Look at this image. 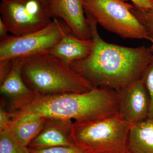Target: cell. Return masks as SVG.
Returning <instances> with one entry per match:
<instances>
[{"mask_svg":"<svg viewBox=\"0 0 153 153\" xmlns=\"http://www.w3.org/2000/svg\"><path fill=\"white\" fill-rule=\"evenodd\" d=\"M22 58L13 60L10 72L1 82V95L7 99L13 113L30 102L37 94L26 84L21 72Z\"/></svg>","mask_w":153,"mask_h":153,"instance_id":"10","label":"cell"},{"mask_svg":"<svg viewBox=\"0 0 153 153\" xmlns=\"http://www.w3.org/2000/svg\"><path fill=\"white\" fill-rule=\"evenodd\" d=\"M85 16L105 30L127 39L149 41L146 29L131 12L133 6L123 0H82Z\"/></svg>","mask_w":153,"mask_h":153,"instance_id":"5","label":"cell"},{"mask_svg":"<svg viewBox=\"0 0 153 153\" xmlns=\"http://www.w3.org/2000/svg\"><path fill=\"white\" fill-rule=\"evenodd\" d=\"M131 10L138 20L146 29L149 33V41L152 44L150 48L153 52V9L140 10L134 6Z\"/></svg>","mask_w":153,"mask_h":153,"instance_id":"16","label":"cell"},{"mask_svg":"<svg viewBox=\"0 0 153 153\" xmlns=\"http://www.w3.org/2000/svg\"><path fill=\"white\" fill-rule=\"evenodd\" d=\"M12 120L11 113L7 111L4 107L1 105L0 108V132L10 127Z\"/></svg>","mask_w":153,"mask_h":153,"instance_id":"19","label":"cell"},{"mask_svg":"<svg viewBox=\"0 0 153 153\" xmlns=\"http://www.w3.org/2000/svg\"><path fill=\"white\" fill-rule=\"evenodd\" d=\"M0 153H31L29 148L20 144L10 127L0 132Z\"/></svg>","mask_w":153,"mask_h":153,"instance_id":"15","label":"cell"},{"mask_svg":"<svg viewBox=\"0 0 153 153\" xmlns=\"http://www.w3.org/2000/svg\"><path fill=\"white\" fill-rule=\"evenodd\" d=\"M21 72L26 84L37 95L83 93L94 88L69 65L49 53L22 58Z\"/></svg>","mask_w":153,"mask_h":153,"instance_id":"3","label":"cell"},{"mask_svg":"<svg viewBox=\"0 0 153 153\" xmlns=\"http://www.w3.org/2000/svg\"><path fill=\"white\" fill-rule=\"evenodd\" d=\"M93 45L92 38L82 40L71 33L44 53L54 55L68 65L71 62L87 57L91 52Z\"/></svg>","mask_w":153,"mask_h":153,"instance_id":"12","label":"cell"},{"mask_svg":"<svg viewBox=\"0 0 153 153\" xmlns=\"http://www.w3.org/2000/svg\"><path fill=\"white\" fill-rule=\"evenodd\" d=\"M71 120L46 118L44 128L28 147L41 149L62 146H75L71 137Z\"/></svg>","mask_w":153,"mask_h":153,"instance_id":"11","label":"cell"},{"mask_svg":"<svg viewBox=\"0 0 153 153\" xmlns=\"http://www.w3.org/2000/svg\"><path fill=\"white\" fill-rule=\"evenodd\" d=\"M29 148L31 153H86L77 146H62L41 149H33Z\"/></svg>","mask_w":153,"mask_h":153,"instance_id":"18","label":"cell"},{"mask_svg":"<svg viewBox=\"0 0 153 153\" xmlns=\"http://www.w3.org/2000/svg\"><path fill=\"white\" fill-rule=\"evenodd\" d=\"M118 91V114L123 120L132 124L149 118L150 100L143 77Z\"/></svg>","mask_w":153,"mask_h":153,"instance_id":"8","label":"cell"},{"mask_svg":"<svg viewBox=\"0 0 153 153\" xmlns=\"http://www.w3.org/2000/svg\"><path fill=\"white\" fill-rule=\"evenodd\" d=\"M118 91L94 87L87 92L37 95L27 104L13 113V117L34 114L45 118L88 122L111 117L118 113Z\"/></svg>","mask_w":153,"mask_h":153,"instance_id":"2","label":"cell"},{"mask_svg":"<svg viewBox=\"0 0 153 153\" xmlns=\"http://www.w3.org/2000/svg\"><path fill=\"white\" fill-rule=\"evenodd\" d=\"M8 33H9L7 26L4 24L0 18V40L1 41L4 40L9 36Z\"/></svg>","mask_w":153,"mask_h":153,"instance_id":"22","label":"cell"},{"mask_svg":"<svg viewBox=\"0 0 153 153\" xmlns=\"http://www.w3.org/2000/svg\"><path fill=\"white\" fill-rule=\"evenodd\" d=\"M52 19L63 20L77 38L91 39V31L82 0H47Z\"/></svg>","mask_w":153,"mask_h":153,"instance_id":"9","label":"cell"},{"mask_svg":"<svg viewBox=\"0 0 153 153\" xmlns=\"http://www.w3.org/2000/svg\"><path fill=\"white\" fill-rule=\"evenodd\" d=\"M93 41L88 56L68 64L94 87L120 91L142 77L153 52L144 46L128 47L108 43L99 34L97 23L86 16Z\"/></svg>","mask_w":153,"mask_h":153,"instance_id":"1","label":"cell"},{"mask_svg":"<svg viewBox=\"0 0 153 153\" xmlns=\"http://www.w3.org/2000/svg\"><path fill=\"white\" fill-rule=\"evenodd\" d=\"M124 1V0H123ZM134 6L140 10L153 9V0H130Z\"/></svg>","mask_w":153,"mask_h":153,"instance_id":"21","label":"cell"},{"mask_svg":"<svg viewBox=\"0 0 153 153\" xmlns=\"http://www.w3.org/2000/svg\"><path fill=\"white\" fill-rule=\"evenodd\" d=\"M46 118L34 114H27L12 117L10 129L18 142L27 147L42 131Z\"/></svg>","mask_w":153,"mask_h":153,"instance_id":"13","label":"cell"},{"mask_svg":"<svg viewBox=\"0 0 153 153\" xmlns=\"http://www.w3.org/2000/svg\"><path fill=\"white\" fill-rule=\"evenodd\" d=\"M123 153H131V152H129L128 151H126V152H124Z\"/></svg>","mask_w":153,"mask_h":153,"instance_id":"23","label":"cell"},{"mask_svg":"<svg viewBox=\"0 0 153 153\" xmlns=\"http://www.w3.org/2000/svg\"><path fill=\"white\" fill-rule=\"evenodd\" d=\"M0 13L9 33L14 36L41 30L53 19L47 0H1Z\"/></svg>","mask_w":153,"mask_h":153,"instance_id":"7","label":"cell"},{"mask_svg":"<svg viewBox=\"0 0 153 153\" xmlns=\"http://www.w3.org/2000/svg\"><path fill=\"white\" fill-rule=\"evenodd\" d=\"M142 77L150 100L149 118H153V55L150 63L146 68Z\"/></svg>","mask_w":153,"mask_h":153,"instance_id":"17","label":"cell"},{"mask_svg":"<svg viewBox=\"0 0 153 153\" xmlns=\"http://www.w3.org/2000/svg\"><path fill=\"white\" fill-rule=\"evenodd\" d=\"M13 65V60L0 61V82H2L10 72Z\"/></svg>","mask_w":153,"mask_h":153,"instance_id":"20","label":"cell"},{"mask_svg":"<svg viewBox=\"0 0 153 153\" xmlns=\"http://www.w3.org/2000/svg\"><path fill=\"white\" fill-rule=\"evenodd\" d=\"M127 149L131 153H153V118L131 125Z\"/></svg>","mask_w":153,"mask_h":153,"instance_id":"14","label":"cell"},{"mask_svg":"<svg viewBox=\"0 0 153 153\" xmlns=\"http://www.w3.org/2000/svg\"><path fill=\"white\" fill-rule=\"evenodd\" d=\"M71 33V29L64 21L55 19L47 27L36 32L22 36H9L0 41V61L44 53Z\"/></svg>","mask_w":153,"mask_h":153,"instance_id":"6","label":"cell"},{"mask_svg":"<svg viewBox=\"0 0 153 153\" xmlns=\"http://www.w3.org/2000/svg\"><path fill=\"white\" fill-rule=\"evenodd\" d=\"M131 125L118 113L100 120L74 121L71 137L86 153H123L128 151Z\"/></svg>","mask_w":153,"mask_h":153,"instance_id":"4","label":"cell"}]
</instances>
